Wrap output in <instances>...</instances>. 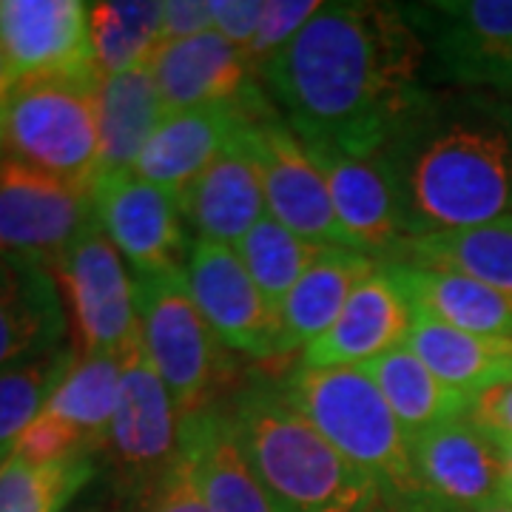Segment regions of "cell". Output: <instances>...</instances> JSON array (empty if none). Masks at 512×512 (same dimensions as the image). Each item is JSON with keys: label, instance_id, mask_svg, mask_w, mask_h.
<instances>
[{"label": "cell", "instance_id": "1", "mask_svg": "<svg viewBox=\"0 0 512 512\" xmlns=\"http://www.w3.org/2000/svg\"><path fill=\"white\" fill-rule=\"evenodd\" d=\"M259 80L305 146L348 157H382L436 92L404 6L373 0L325 3Z\"/></svg>", "mask_w": 512, "mask_h": 512}, {"label": "cell", "instance_id": "2", "mask_svg": "<svg viewBox=\"0 0 512 512\" xmlns=\"http://www.w3.org/2000/svg\"><path fill=\"white\" fill-rule=\"evenodd\" d=\"M382 160L410 237L510 217L512 100L458 89L433 92Z\"/></svg>", "mask_w": 512, "mask_h": 512}, {"label": "cell", "instance_id": "3", "mask_svg": "<svg viewBox=\"0 0 512 512\" xmlns=\"http://www.w3.org/2000/svg\"><path fill=\"white\" fill-rule=\"evenodd\" d=\"M242 453L276 512H379L382 490L279 387L251 384L228 410Z\"/></svg>", "mask_w": 512, "mask_h": 512}, {"label": "cell", "instance_id": "4", "mask_svg": "<svg viewBox=\"0 0 512 512\" xmlns=\"http://www.w3.org/2000/svg\"><path fill=\"white\" fill-rule=\"evenodd\" d=\"M279 393L382 490L384 507L404 512L419 501L413 439L362 367L299 365Z\"/></svg>", "mask_w": 512, "mask_h": 512}, {"label": "cell", "instance_id": "5", "mask_svg": "<svg viewBox=\"0 0 512 512\" xmlns=\"http://www.w3.org/2000/svg\"><path fill=\"white\" fill-rule=\"evenodd\" d=\"M97 74L20 80L0 109L6 160L92 191L100 171Z\"/></svg>", "mask_w": 512, "mask_h": 512}, {"label": "cell", "instance_id": "6", "mask_svg": "<svg viewBox=\"0 0 512 512\" xmlns=\"http://www.w3.org/2000/svg\"><path fill=\"white\" fill-rule=\"evenodd\" d=\"M131 276L143 350L188 419L211 407V396L228 376V350L202 319L185 271Z\"/></svg>", "mask_w": 512, "mask_h": 512}, {"label": "cell", "instance_id": "7", "mask_svg": "<svg viewBox=\"0 0 512 512\" xmlns=\"http://www.w3.org/2000/svg\"><path fill=\"white\" fill-rule=\"evenodd\" d=\"M430 80L512 100V0L404 3Z\"/></svg>", "mask_w": 512, "mask_h": 512}, {"label": "cell", "instance_id": "8", "mask_svg": "<svg viewBox=\"0 0 512 512\" xmlns=\"http://www.w3.org/2000/svg\"><path fill=\"white\" fill-rule=\"evenodd\" d=\"M63 285L77 356H117L140 345L134 276L126 259L94 222L49 265Z\"/></svg>", "mask_w": 512, "mask_h": 512}, {"label": "cell", "instance_id": "9", "mask_svg": "<svg viewBox=\"0 0 512 512\" xmlns=\"http://www.w3.org/2000/svg\"><path fill=\"white\" fill-rule=\"evenodd\" d=\"M103 453H109L120 495L140 493L154 484L183 453V416L148 362L143 339L123 356L120 393Z\"/></svg>", "mask_w": 512, "mask_h": 512}, {"label": "cell", "instance_id": "10", "mask_svg": "<svg viewBox=\"0 0 512 512\" xmlns=\"http://www.w3.org/2000/svg\"><path fill=\"white\" fill-rule=\"evenodd\" d=\"M248 140L262 174L268 214L299 237L350 248V239L336 220L322 171L316 168L299 134L279 117L271 100H265L251 117Z\"/></svg>", "mask_w": 512, "mask_h": 512}, {"label": "cell", "instance_id": "11", "mask_svg": "<svg viewBox=\"0 0 512 512\" xmlns=\"http://www.w3.org/2000/svg\"><path fill=\"white\" fill-rule=\"evenodd\" d=\"M185 276L202 319L214 330L222 348L251 359L288 356L279 311L256 288L237 248L197 239Z\"/></svg>", "mask_w": 512, "mask_h": 512}, {"label": "cell", "instance_id": "12", "mask_svg": "<svg viewBox=\"0 0 512 512\" xmlns=\"http://www.w3.org/2000/svg\"><path fill=\"white\" fill-rule=\"evenodd\" d=\"M92 197L97 225L131 265V274L185 271L188 234L180 202L168 191L146 183L134 171H120L100 174Z\"/></svg>", "mask_w": 512, "mask_h": 512}, {"label": "cell", "instance_id": "13", "mask_svg": "<svg viewBox=\"0 0 512 512\" xmlns=\"http://www.w3.org/2000/svg\"><path fill=\"white\" fill-rule=\"evenodd\" d=\"M419 501L410 510L473 512L504 501V467L495 439L470 416L444 421L413 439Z\"/></svg>", "mask_w": 512, "mask_h": 512}, {"label": "cell", "instance_id": "14", "mask_svg": "<svg viewBox=\"0 0 512 512\" xmlns=\"http://www.w3.org/2000/svg\"><path fill=\"white\" fill-rule=\"evenodd\" d=\"M94 222L92 191L15 160L3 163L0 254H26L52 265Z\"/></svg>", "mask_w": 512, "mask_h": 512}, {"label": "cell", "instance_id": "15", "mask_svg": "<svg viewBox=\"0 0 512 512\" xmlns=\"http://www.w3.org/2000/svg\"><path fill=\"white\" fill-rule=\"evenodd\" d=\"M262 100L265 92L256 83L237 103L171 111L140 151L134 174L168 191L180 202L185 188L237 140L251 114L262 106Z\"/></svg>", "mask_w": 512, "mask_h": 512}, {"label": "cell", "instance_id": "16", "mask_svg": "<svg viewBox=\"0 0 512 512\" xmlns=\"http://www.w3.org/2000/svg\"><path fill=\"white\" fill-rule=\"evenodd\" d=\"M0 49L18 80L97 74L89 43V3L0 0Z\"/></svg>", "mask_w": 512, "mask_h": 512}, {"label": "cell", "instance_id": "17", "mask_svg": "<svg viewBox=\"0 0 512 512\" xmlns=\"http://www.w3.org/2000/svg\"><path fill=\"white\" fill-rule=\"evenodd\" d=\"M308 154L328 183L336 220L350 248L387 262L410 234L382 157H348L328 148H308Z\"/></svg>", "mask_w": 512, "mask_h": 512}, {"label": "cell", "instance_id": "18", "mask_svg": "<svg viewBox=\"0 0 512 512\" xmlns=\"http://www.w3.org/2000/svg\"><path fill=\"white\" fill-rule=\"evenodd\" d=\"M69 316L52 268L26 254H0V373L66 348Z\"/></svg>", "mask_w": 512, "mask_h": 512}, {"label": "cell", "instance_id": "19", "mask_svg": "<svg viewBox=\"0 0 512 512\" xmlns=\"http://www.w3.org/2000/svg\"><path fill=\"white\" fill-rule=\"evenodd\" d=\"M248 126L251 120L239 131L237 140L180 194V214L194 228L197 239L237 248L242 237L268 214Z\"/></svg>", "mask_w": 512, "mask_h": 512}, {"label": "cell", "instance_id": "20", "mask_svg": "<svg viewBox=\"0 0 512 512\" xmlns=\"http://www.w3.org/2000/svg\"><path fill=\"white\" fill-rule=\"evenodd\" d=\"M416 313L379 268L348 299L339 319L302 353L305 367H359L407 345Z\"/></svg>", "mask_w": 512, "mask_h": 512}, {"label": "cell", "instance_id": "21", "mask_svg": "<svg viewBox=\"0 0 512 512\" xmlns=\"http://www.w3.org/2000/svg\"><path fill=\"white\" fill-rule=\"evenodd\" d=\"M148 69L171 111L237 103L256 86L248 55L217 32L160 43Z\"/></svg>", "mask_w": 512, "mask_h": 512}, {"label": "cell", "instance_id": "22", "mask_svg": "<svg viewBox=\"0 0 512 512\" xmlns=\"http://www.w3.org/2000/svg\"><path fill=\"white\" fill-rule=\"evenodd\" d=\"M183 456L208 512H276L225 410L205 407L183 419Z\"/></svg>", "mask_w": 512, "mask_h": 512}, {"label": "cell", "instance_id": "23", "mask_svg": "<svg viewBox=\"0 0 512 512\" xmlns=\"http://www.w3.org/2000/svg\"><path fill=\"white\" fill-rule=\"evenodd\" d=\"M382 268L399 285L416 316L467 333L512 339V299L504 293L450 271H427L407 265Z\"/></svg>", "mask_w": 512, "mask_h": 512}, {"label": "cell", "instance_id": "24", "mask_svg": "<svg viewBox=\"0 0 512 512\" xmlns=\"http://www.w3.org/2000/svg\"><path fill=\"white\" fill-rule=\"evenodd\" d=\"M382 265L450 271L512 299V214L473 228L404 239Z\"/></svg>", "mask_w": 512, "mask_h": 512}, {"label": "cell", "instance_id": "25", "mask_svg": "<svg viewBox=\"0 0 512 512\" xmlns=\"http://www.w3.org/2000/svg\"><path fill=\"white\" fill-rule=\"evenodd\" d=\"M379 268L382 262L362 251L330 248L328 254L296 282V288L285 296L279 308L285 353L299 348L305 350L322 333H328L330 325L339 319V313L345 311L356 288Z\"/></svg>", "mask_w": 512, "mask_h": 512}, {"label": "cell", "instance_id": "26", "mask_svg": "<svg viewBox=\"0 0 512 512\" xmlns=\"http://www.w3.org/2000/svg\"><path fill=\"white\" fill-rule=\"evenodd\" d=\"M171 109L165 106L151 69L140 66L103 77L97 86V126H100V174L134 171L140 151L160 128Z\"/></svg>", "mask_w": 512, "mask_h": 512}, {"label": "cell", "instance_id": "27", "mask_svg": "<svg viewBox=\"0 0 512 512\" xmlns=\"http://www.w3.org/2000/svg\"><path fill=\"white\" fill-rule=\"evenodd\" d=\"M407 348L430 367L441 382L476 402L484 390L512 382V339L467 333L416 316Z\"/></svg>", "mask_w": 512, "mask_h": 512}, {"label": "cell", "instance_id": "28", "mask_svg": "<svg viewBox=\"0 0 512 512\" xmlns=\"http://www.w3.org/2000/svg\"><path fill=\"white\" fill-rule=\"evenodd\" d=\"M359 367L382 390V396L396 413V419L402 421L410 439L439 427L444 421L470 416L473 399L441 382L407 345Z\"/></svg>", "mask_w": 512, "mask_h": 512}, {"label": "cell", "instance_id": "29", "mask_svg": "<svg viewBox=\"0 0 512 512\" xmlns=\"http://www.w3.org/2000/svg\"><path fill=\"white\" fill-rule=\"evenodd\" d=\"M120 376H123V359L80 356L40 413L69 427L83 441L86 453H103L117 407Z\"/></svg>", "mask_w": 512, "mask_h": 512}, {"label": "cell", "instance_id": "30", "mask_svg": "<svg viewBox=\"0 0 512 512\" xmlns=\"http://www.w3.org/2000/svg\"><path fill=\"white\" fill-rule=\"evenodd\" d=\"M89 43L100 77L148 66L163 43V3H89Z\"/></svg>", "mask_w": 512, "mask_h": 512}, {"label": "cell", "instance_id": "31", "mask_svg": "<svg viewBox=\"0 0 512 512\" xmlns=\"http://www.w3.org/2000/svg\"><path fill=\"white\" fill-rule=\"evenodd\" d=\"M330 248L336 245H322V242L299 237L282 222H276L271 214H265L242 237L237 254L256 282V288L279 311L285 296L296 288V282L308 274Z\"/></svg>", "mask_w": 512, "mask_h": 512}, {"label": "cell", "instance_id": "32", "mask_svg": "<svg viewBox=\"0 0 512 512\" xmlns=\"http://www.w3.org/2000/svg\"><path fill=\"white\" fill-rule=\"evenodd\" d=\"M94 453H77L55 464L12 456L0 467V512H63L94 478Z\"/></svg>", "mask_w": 512, "mask_h": 512}, {"label": "cell", "instance_id": "33", "mask_svg": "<svg viewBox=\"0 0 512 512\" xmlns=\"http://www.w3.org/2000/svg\"><path fill=\"white\" fill-rule=\"evenodd\" d=\"M77 359V350L66 345L43 359L0 373V447H12L20 433L40 416Z\"/></svg>", "mask_w": 512, "mask_h": 512}, {"label": "cell", "instance_id": "34", "mask_svg": "<svg viewBox=\"0 0 512 512\" xmlns=\"http://www.w3.org/2000/svg\"><path fill=\"white\" fill-rule=\"evenodd\" d=\"M322 6L325 3H319V0H268L262 9V20H259L254 43L245 52L251 60V69L259 74V69L271 57L279 55L293 37L311 23V18Z\"/></svg>", "mask_w": 512, "mask_h": 512}, {"label": "cell", "instance_id": "35", "mask_svg": "<svg viewBox=\"0 0 512 512\" xmlns=\"http://www.w3.org/2000/svg\"><path fill=\"white\" fill-rule=\"evenodd\" d=\"M123 498H126L123 512H208L183 453L165 476L143 487L140 493L123 495Z\"/></svg>", "mask_w": 512, "mask_h": 512}, {"label": "cell", "instance_id": "36", "mask_svg": "<svg viewBox=\"0 0 512 512\" xmlns=\"http://www.w3.org/2000/svg\"><path fill=\"white\" fill-rule=\"evenodd\" d=\"M77 453H86L83 441L77 439L69 427H63L60 421L40 413L18 436L12 456L32 461V464H55V461L77 456Z\"/></svg>", "mask_w": 512, "mask_h": 512}, {"label": "cell", "instance_id": "37", "mask_svg": "<svg viewBox=\"0 0 512 512\" xmlns=\"http://www.w3.org/2000/svg\"><path fill=\"white\" fill-rule=\"evenodd\" d=\"M262 9H265L262 0H211L214 32L239 46L242 52H248L262 20Z\"/></svg>", "mask_w": 512, "mask_h": 512}, {"label": "cell", "instance_id": "38", "mask_svg": "<svg viewBox=\"0 0 512 512\" xmlns=\"http://www.w3.org/2000/svg\"><path fill=\"white\" fill-rule=\"evenodd\" d=\"M214 32L211 0H165L163 3V43L200 37Z\"/></svg>", "mask_w": 512, "mask_h": 512}, {"label": "cell", "instance_id": "39", "mask_svg": "<svg viewBox=\"0 0 512 512\" xmlns=\"http://www.w3.org/2000/svg\"><path fill=\"white\" fill-rule=\"evenodd\" d=\"M470 419L490 436L512 439V382L495 384L476 396V402L470 407Z\"/></svg>", "mask_w": 512, "mask_h": 512}, {"label": "cell", "instance_id": "40", "mask_svg": "<svg viewBox=\"0 0 512 512\" xmlns=\"http://www.w3.org/2000/svg\"><path fill=\"white\" fill-rule=\"evenodd\" d=\"M498 444V453H501V467H504V501L512 504V439L504 436H493Z\"/></svg>", "mask_w": 512, "mask_h": 512}, {"label": "cell", "instance_id": "41", "mask_svg": "<svg viewBox=\"0 0 512 512\" xmlns=\"http://www.w3.org/2000/svg\"><path fill=\"white\" fill-rule=\"evenodd\" d=\"M18 74L15 69L9 66V60L3 55V49H0V109H3V103L9 100V94L15 92V86H18Z\"/></svg>", "mask_w": 512, "mask_h": 512}, {"label": "cell", "instance_id": "42", "mask_svg": "<svg viewBox=\"0 0 512 512\" xmlns=\"http://www.w3.org/2000/svg\"><path fill=\"white\" fill-rule=\"evenodd\" d=\"M410 512H441V510H410ZM473 512H512V504L507 501H498L493 507H484V510H473Z\"/></svg>", "mask_w": 512, "mask_h": 512}, {"label": "cell", "instance_id": "43", "mask_svg": "<svg viewBox=\"0 0 512 512\" xmlns=\"http://www.w3.org/2000/svg\"><path fill=\"white\" fill-rule=\"evenodd\" d=\"M12 453H15V444H12V447H0V467L12 458Z\"/></svg>", "mask_w": 512, "mask_h": 512}, {"label": "cell", "instance_id": "44", "mask_svg": "<svg viewBox=\"0 0 512 512\" xmlns=\"http://www.w3.org/2000/svg\"><path fill=\"white\" fill-rule=\"evenodd\" d=\"M6 163V151H3V137H0V168Z\"/></svg>", "mask_w": 512, "mask_h": 512}, {"label": "cell", "instance_id": "45", "mask_svg": "<svg viewBox=\"0 0 512 512\" xmlns=\"http://www.w3.org/2000/svg\"><path fill=\"white\" fill-rule=\"evenodd\" d=\"M379 512H399V510H390V507H382V510Z\"/></svg>", "mask_w": 512, "mask_h": 512}]
</instances>
